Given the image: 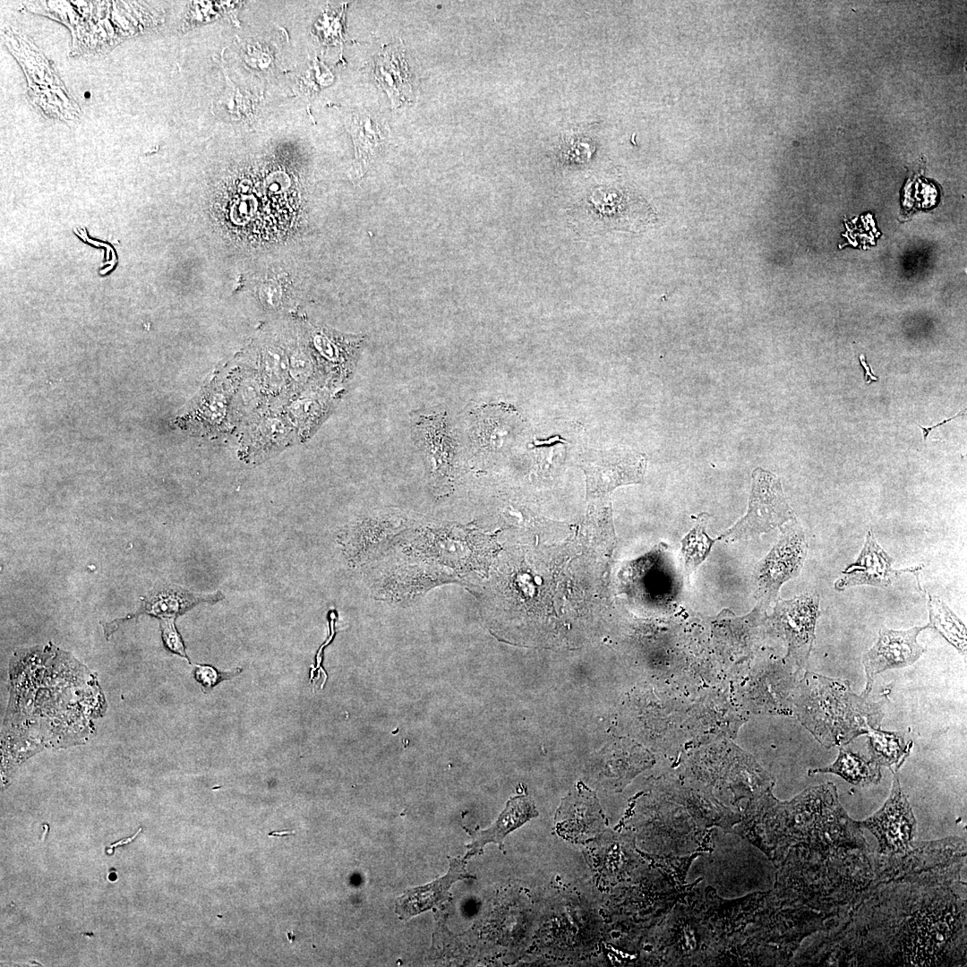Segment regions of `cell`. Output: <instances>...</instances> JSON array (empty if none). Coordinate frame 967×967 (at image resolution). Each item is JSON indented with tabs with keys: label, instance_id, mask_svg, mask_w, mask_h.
<instances>
[{
	"label": "cell",
	"instance_id": "cell-2",
	"mask_svg": "<svg viewBox=\"0 0 967 967\" xmlns=\"http://www.w3.org/2000/svg\"><path fill=\"white\" fill-rule=\"evenodd\" d=\"M573 225L581 231L638 232L656 220L651 207L629 190L615 185L595 186L575 204Z\"/></svg>",
	"mask_w": 967,
	"mask_h": 967
},
{
	"label": "cell",
	"instance_id": "cell-23",
	"mask_svg": "<svg viewBox=\"0 0 967 967\" xmlns=\"http://www.w3.org/2000/svg\"><path fill=\"white\" fill-rule=\"evenodd\" d=\"M354 118L351 125L358 157L364 159L371 158L374 155L373 153L380 150L385 137L382 136V132L378 127L377 122L373 121L370 116H355Z\"/></svg>",
	"mask_w": 967,
	"mask_h": 967
},
{
	"label": "cell",
	"instance_id": "cell-20",
	"mask_svg": "<svg viewBox=\"0 0 967 967\" xmlns=\"http://www.w3.org/2000/svg\"><path fill=\"white\" fill-rule=\"evenodd\" d=\"M928 607L929 623L927 628L935 629L965 656L966 627L963 622L936 596L928 595Z\"/></svg>",
	"mask_w": 967,
	"mask_h": 967
},
{
	"label": "cell",
	"instance_id": "cell-16",
	"mask_svg": "<svg viewBox=\"0 0 967 967\" xmlns=\"http://www.w3.org/2000/svg\"><path fill=\"white\" fill-rule=\"evenodd\" d=\"M223 598L220 592L198 594L176 586H164L150 594L133 616L148 613L165 618H175L201 602H216Z\"/></svg>",
	"mask_w": 967,
	"mask_h": 967
},
{
	"label": "cell",
	"instance_id": "cell-14",
	"mask_svg": "<svg viewBox=\"0 0 967 967\" xmlns=\"http://www.w3.org/2000/svg\"><path fill=\"white\" fill-rule=\"evenodd\" d=\"M537 816L538 811L530 797L518 795L511 798L496 821L489 828L475 834L466 844L465 859L479 853L488 843H495L502 850L503 840L509 833Z\"/></svg>",
	"mask_w": 967,
	"mask_h": 967
},
{
	"label": "cell",
	"instance_id": "cell-31",
	"mask_svg": "<svg viewBox=\"0 0 967 967\" xmlns=\"http://www.w3.org/2000/svg\"><path fill=\"white\" fill-rule=\"evenodd\" d=\"M141 829L140 828V829H139V831H138V833H137V834H134V835H133V837H131V838H128V839H126V840H122V841H120V842H118V843H115V844H112V845H111L110 847H115V846L122 845V844H124V843H127L131 842V841H132V840H133V839L135 838V836H136V835H137V834H139V833L141 832Z\"/></svg>",
	"mask_w": 967,
	"mask_h": 967
},
{
	"label": "cell",
	"instance_id": "cell-10",
	"mask_svg": "<svg viewBox=\"0 0 967 967\" xmlns=\"http://www.w3.org/2000/svg\"><path fill=\"white\" fill-rule=\"evenodd\" d=\"M819 614V595L817 593L781 600L776 604L775 622L788 641L789 655L799 663L807 660L812 648Z\"/></svg>",
	"mask_w": 967,
	"mask_h": 967
},
{
	"label": "cell",
	"instance_id": "cell-17",
	"mask_svg": "<svg viewBox=\"0 0 967 967\" xmlns=\"http://www.w3.org/2000/svg\"><path fill=\"white\" fill-rule=\"evenodd\" d=\"M867 735L869 759L897 774L911 753L912 740H907L904 732L883 731L880 726H869Z\"/></svg>",
	"mask_w": 967,
	"mask_h": 967
},
{
	"label": "cell",
	"instance_id": "cell-13",
	"mask_svg": "<svg viewBox=\"0 0 967 967\" xmlns=\"http://www.w3.org/2000/svg\"><path fill=\"white\" fill-rule=\"evenodd\" d=\"M406 523V518L392 513H381L356 522L345 534L346 551L352 561L363 562Z\"/></svg>",
	"mask_w": 967,
	"mask_h": 967
},
{
	"label": "cell",
	"instance_id": "cell-9",
	"mask_svg": "<svg viewBox=\"0 0 967 967\" xmlns=\"http://www.w3.org/2000/svg\"><path fill=\"white\" fill-rule=\"evenodd\" d=\"M5 44L19 60L26 73L31 102L48 117H54L51 101L47 90H53L64 96H70L62 81L55 73L47 60L26 36L8 30L4 33Z\"/></svg>",
	"mask_w": 967,
	"mask_h": 967
},
{
	"label": "cell",
	"instance_id": "cell-5",
	"mask_svg": "<svg viewBox=\"0 0 967 967\" xmlns=\"http://www.w3.org/2000/svg\"><path fill=\"white\" fill-rule=\"evenodd\" d=\"M580 466L586 475L588 497H601L618 486L640 483L646 458L628 449H593L586 452Z\"/></svg>",
	"mask_w": 967,
	"mask_h": 967
},
{
	"label": "cell",
	"instance_id": "cell-19",
	"mask_svg": "<svg viewBox=\"0 0 967 967\" xmlns=\"http://www.w3.org/2000/svg\"><path fill=\"white\" fill-rule=\"evenodd\" d=\"M811 773L834 774L846 782L861 787L877 784L881 780L879 766L872 762L869 757L866 758L843 746L839 747L837 758L833 764L811 770Z\"/></svg>",
	"mask_w": 967,
	"mask_h": 967
},
{
	"label": "cell",
	"instance_id": "cell-4",
	"mask_svg": "<svg viewBox=\"0 0 967 967\" xmlns=\"http://www.w3.org/2000/svg\"><path fill=\"white\" fill-rule=\"evenodd\" d=\"M807 553L803 529L794 518L781 527L779 540L754 569L755 596L763 607L776 601L781 586L800 574Z\"/></svg>",
	"mask_w": 967,
	"mask_h": 967
},
{
	"label": "cell",
	"instance_id": "cell-29",
	"mask_svg": "<svg viewBox=\"0 0 967 967\" xmlns=\"http://www.w3.org/2000/svg\"><path fill=\"white\" fill-rule=\"evenodd\" d=\"M963 414H965V410H964V411H962V412H960V413H958L957 415H954V416H952V417H950V418H946V419H945L944 421H942V422H940V423H938V424H935V425H933V426H930V427H923V426H921V425L918 424V426H919V427H920V428L921 429V431H922V433H923V439H924V441H926V440H927V438H928V435L929 434V432H931V431H932L933 429H935V428L938 427L939 425H943V424H945L946 423H947V422H949V421H951V420H953V419H954V418H956V417H958V416H960V415H963Z\"/></svg>",
	"mask_w": 967,
	"mask_h": 967
},
{
	"label": "cell",
	"instance_id": "cell-27",
	"mask_svg": "<svg viewBox=\"0 0 967 967\" xmlns=\"http://www.w3.org/2000/svg\"><path fill=\"white\" fill-rule=\"evenodd\" d=\"M195 675L198 681L205 688L212 687L219 680L217 671L210 666H198Z\"/></svg>",
	"mask_w": 967,
	"mask_h": 967
},
{
	"label": "cell",
	"instance_id": "cell-24",
	"mask_svg": "<svg viewBox=\"0 0 967 967\" xmlns=\"http://www.w3.org/2000/svg\"><path fill=\"white\" fill-rule=\"evenodd\" d=\"M261 366L266 385L273 390L278 389L287 372L284 358L275 349L269 348L263 354Z\"/></svg>",
	"mask_w": 967,
	"mask_h": 967
},
{
	"label": "cell",
	"instance_id": "cell-15",
	"mask_svg": "<svg viewBox=\"0 0 967 967\" xmlns=\"http://www.w3.org/2000/svg\"><path fill=\"white\" fill-rule=\"evenodd\" d=\"M418 434L431 464V478L434 488L444 489L449 475L452 447L444 419L441 415L421 417Z\"/></svg>",
	"mask_w": 967,
	"mask_h": 967
},
{
	"label": "cell",
	"instance_id": "cell-18",
	"mask_svg": "<svg viewBox=\"0 0 967 967\" xmlns=\"http://www.w3.org/2000/svg\"><path fill=\"white\" fill-rule=\"evenodd\" d=\"M374 74L393 103L399 104L408 98L411 93L408 70L398 48L388 47L377 57Z\"/></svg>",
	"mask_w": 967,
	"mask_h": 967
},
{
	"label": "cell",
	"instance_id": "cell-12",
	"mask_svg": "<svg viewBox=\"0 0 967 967\" xmlns=\"http://www.w3.org/2000/svg\"><path fill=\"white\" fill-rule=\"evenodd\" d=\"M448 873L422 886L406 889L397 898L395 911L401 920H408L425 911L441 906L450 897L449 889L453 883L475 878L466 870L465 859L449 858Z\"/></svg>",
	"mask_w": 967,
	"mask_h": 967
},
{
	"label": "cell",
	"instance_id": "cell-1",
	"mask_svg": "<svg viewBox=\"0 0 967 967\" xmlns=\"http://www.w3.org/2000/svg\"><path fill=\"white\" fill-rule=\"evenodd\" d=\"M810 690L802 720L826 748L843 746L868 729L879 727L884 700L870 702L869 696H857L847 680L809 673Z\"/></svg>",
	"mask_w": 967,
	"mask_h": 967
},
{
	"label": "cell",
	"instance_id": "cell-30",
	"mask_svg": "<svg viewBox=\"0 0 967 967\" xmlns=\"http://www.w3.org/2000/svg\"><path fill=\"white\" fill-rule=\"evenodd\" d=\"M268 834L270 836H280V837H283V836H287V835H291V834L293 835V832L284 830L282 832H270Z\"/></svg>",
	"mask_w": 967,
	"mask_h": 967
},
{
	"label": "cell",
	"instance_id": "cell-28",
	"mask_svg": "<svg viewBox=\"0 0 967 967\" xmlns=\"http://www.w3.org/2000/svg\"><path fill=\"white\" fill-rule=\"evenodd\" d=\"M860 365L864 368V371H865L863 379H864L866 384H869V383H871L873 381H877L878 380V377L875 376L872 373V370H871L870 365H869L866 363L865 355H861L860 356Z\"/></svg>",
	"mask_w": 967,
	"mask_h": 967
},
{
	"label": "cell",
	"instance_id": "cell-8",
	"mask_svg": "<svg viewBox=\"0 0 967 967\" xmlns=\"http://www.w3.org/2000/svg\"><path fill=\"white\" fill-rule=\"evenodd\" d=\"M555 826L561 836L573 843H586L600 835L607 821L595 792L578 783L561 800Z\"/></svg>",
	"mask_w": 967,
	"mask_h": 967
},
{
	"label": "cell",
	"instance_id": "cell-21",
	"mask_svg": "<svg viewBox=\"0 0 967 967\" xmlns=\"http://www.w3.org/2000/svg\"><path fill=\"white\" fill-rule=\"evenodd\" d=\"M708 519V514H699L695 526L681 541L680 560L688 579L708 556L716 540L712 539L706 531Z\"/></svg>",
	"mask_w": 967,
	"mask_h": 967
},
{
	"label": "cell",
	"instance_id": "cell-7",
	"mask_svg": "<svg viewBox=\"0 0 967 967\" xmlns=\"http://www.w3.org/2000/svg\"><path fill=\"white\" fill-rule=\"evenodd\" d=\"M927 626L894 630L883 628L877 641L862 655V664L867 677L865 689L861 694L869 696L876 676L889 669L903 668L914 663L926 651L917 637Z\"/></svg>",
	"mask_w": 967,
	"mask_h": 967
},
{
	"label": "cell",
	"instance_id": "cell-6",
	"mask_svg": "<svg viewBox=\"0 0 967 967\" xmlns=\"http://www.w3.org/2000/svg\"><path fill=\"white\" fill-rule=\"evenodd\" d=\"M856 824L868 829L877 838L881 853H902L911 846L916 835L917 821L897 774H894L891 792L883 807Z\"/></svg>",
	"mask_w": 967,
	"mask_h": 967
},
{
	"label": "cell",
	"instance_id": "cell-22",
	"mask_svg": "<svg viewBox=\"0 0 967 967\" xmlns=\"http://www.w3.org/2000/svg\"><path fill=\"white\" fill-rule=\"evenodd\" d=\"M477 424V435L481 444L490 448H501L508 444L513 432L514 425L509 422L513 418L501 408L487 409L481 414Z\"/></svg>",
	"mask_w": 967,
	"mask_h": 967
},
{
	"label": "cell",
	"instance_id": "cell-11",
	"mask_svg": "<svg viewBox=\"0 0 967 967\" xmlns=\"http://www.w3.org/2000/svg\"><path fill=\"white\" fill-rule=\"evenodd\" d=\"M893 564L894 559L878 544L870 528L857 561L843 571L841 578L834 583V589L842 592L860 585L886 588L902 574H916L922 569V566H917L894 569Z\"/></svg>",
	"mask_w": 967,
	"mask_h": 967
},
{
	"label": "cell",
	"instance_id": "cell-3",
	"mask_svg": "<svg viewBox=\"0 0 967 967\" xmlns=\"http://www.w3.org/2000/svg\"><path fill=\"white\" fill-rule=\"evenodd\" d=\"M783 493L780 480L770 472L757 468L752 473L749 509L734 526L717 539L732 543L782 527L794 519Z\"/></svg>",
	"mask_w": 967,
	"mask_h": 967
},
{
	"label": "cell",
	"instance_id": "cell-25",
	"mask_svg": "<svg viewBox=\"0 0 967 967\" xmlns=\"http://www.w3.org/2000/svg\"><path fill=\"white\" fill-rule=\"evenodd\" d=\"M161 630L166 646L187 659L184 643L175 626V618L161 619Z\"/></svg>",
	"mask_w": 967,
	"mask_h": 967
},
{
	"label": "cell",
	"instance_id": "cell-26",
	"mask_svg": "<svg viewBox=\"0 0 967 967\" xmlns=\"http://www.w3.org/2000/svg\"><path fill=\"white\" fill-rule=\"evenodd\" d=\"M205 400L200 407V410L205 413V420L212 422L220 420L225 412L226 402L224 396L219 393H213L207 396Z\"/></svg>",
	"mask_w": 967,
	"mask_h": 967
}]
</instances>
